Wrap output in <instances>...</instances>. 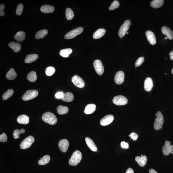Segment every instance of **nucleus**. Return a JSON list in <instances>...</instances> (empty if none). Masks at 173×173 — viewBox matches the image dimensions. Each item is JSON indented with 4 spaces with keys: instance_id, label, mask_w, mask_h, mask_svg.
<instances>
[{
    "instance_id": "obj_20",
    "label": "nucleus",
    "mask_w": 173,
    "mask_h": 173,
    "mask_svg": "<svg viewBox=\"0 0 173 173\" xmlns=\"http://www.w3.org/2000/svg\"><path fill=\"white\" fill-rule=\"evenodd\" d=\"M17 121L20 124H28L29 121V117L26 115H21L18 117Z\"/></svg>"
},
{
    "instance_id": "obj_2",
    "label": "nucleus",
    "mask_w": 173,
    "mask_h": 173,
    "mask_svg": "<svg viewBox=\"0 0 173 173\" xmlns=\"http://www.w3.org/2000/svg\"><path fill=\"white\" fill-rule=\"evenodd\" d=\"M82 159V153L79 150H76L74 152L69 160V164L72 166H76L79 163Z\"/></svg>"
},
{
    "instance_id": "obj_11",
    "label": "nucleus",
    "mask_w": 173,
    "mask_h": 173,
    "mask_svg": "<svg viewBox=\"0 0 173 173\" xmlns=\"http://www.w3.org/2000/svg\"><path fill=\"white\" fill-rule=\"evenodd\" d=\"M124 74L122 71L117 72L115 75L114 80L116 83L117 85H121L124 82Z\"/></svg>"
},
{
    "instance_id": "obj_28",
    "label": "nucleus",
    "mask_w": 173,
    "mask_h": 173,
    "mask_svg": "<svg viewBox=\"0 0 173 173\" xmlns=\"http://www.w3.org/2000/svg\"><path fill=\"white\" fill-rule=\"evenodd\" d=\"M26 34L24 31L18 32L14 36V38L18 41L20 42L23 41L25 40Z\"/></svg>"
},
{
    "instance_id": "obj_49",
    "label": "nucleus",
    "mask_w": 173,
    "mask_h": 173,
    "mask_svg": "<svg viewBox=\"0 0 173 173\" xmlns=\"http://www.w3.org/2000/svg\"><path fill=\"white\" fill-rule=\"evenodd\" d=\"M169 54L170 59L171 60H173V51H172L170 52Z\"/></svg>"
},
{
    "instance_id": "obj_19",
    "label": "nucleus",
    "mask_w": 173,
    "mask_h": 173,
    "mask_svg": "<svg viewBox=\"0 0 173 173\" xmlns=\"http://www.w3.org/2000/svg\"><path fill=\"white\" fill-rule=\"evenodd\" d=\"M96 108V106L94 104H88L86 106L84 113L87 115L92 114L95 111Z\"/></svg>"
},
{
    "instance_id": "obj_3",
    "label": "nucleus",
    "mask_w": 173,
    "mask_h": 173,
    "mask_svg": "<svg viewBox=\"0 0 173 173\" xmlns=\"http://www.w3.org/2000/svg\"><path fill=\"white\" fill-rule=\"evenodd\" d=\"M156 118L155 119L154 123V128L156 130H158L162 129L164 122L163 115L160 111L156 113Z\"/></svg>"
},
{
    "instance_id": "obj_15",
    "label": "nucleus",
    "mask_w": 173,
    "mask_h": 173,
    "mask_svg": "<svg viewBox=\"0 0 173 173\" xmlns=\"http://www.w3.org/2000/svg\"><path fill=\"white\" fill-rule=\"evenodd\" d=\"M146 35L147 40L150 44L152 45H154L156 44V41L154 33L151 31H147L146 32Z\"/></svg>"
},
{
    "instance_id": "obj_14",
    "label": "nucleus",
    "mask_w": 173,
    "mask_h": 173,
    "mask_svg": "<svg viewBox=\"0 0 173 173\" xmlns=\"http://www.w3.org/2000/svg\"><path fill=\"white\" fill-rule=\"evenodd\" d=\"M153 87V83L151 78L148 77L146 79L144 82V88L146 91L149 92Z\"/></svg>"
},
{
    "instance_id": "obj_37",
    "label": "nucleus",
    "mask_w": 173,
    "mask_h": 173,
    "mask_svg": "<svg viewBox=\"0 0 173 173\" xmlns=\"http://www.w3.org/2000/svg\"><path fill=\"white\" fill-rule=\"evenodd\" d=\"M25 132V129H22L21 130L16 129L13 132V137L15 139H17L18 138H20L19 135L21 134L24 133Z\"/></svg>"
},
{
    "instance_id": "obj_46",
    "label": "nucleus",
    "mask_w": 173,
    "mask_h": 173,
    "mask_svg": "<svg viewBox=\"0 0 173 173\" xmlns=\"http://www.w3.org/2000/svg\"><path fill=\"white\" fill-rule=\"evenodd\" d=\"M130 136L132 139L134 141H136L138 137L137 134L135 132H132Z\"/></svg>"
},
{
    "instance_id": "obj_44",
    "label": "nucleus",
    "mask_w": 173,
    "mask_h": 173,
    "mask_svg": "<svg viewBox=\"0 0 173 173\" xmlns=\"http://www.w3.org/2000/svg\"><path fill=\"white\" fill-rule=\"evenodd\" d=\"M64 94L62 92H60L57 93L55 95V97L57 99H62L64 96Z\"/></svg>"
},
{
    "instance_id": "obj_24",
    "label": "nucleus",
    "mask_w": 173,
    "mask_h": 173,
    "mask_svg": "<svg viewBox=\"0 0 173 173\" xmlns=\"http://www.w3.org/2000/svg\"><path fill=\"white\" fill-rule=\"evenodd\" d=\"M9 46L16 52H19L21 49V46L20 44L16 42H10L9 44Z\"/></svg>"
},
{
    "instance_id": "obj_39",
    "label": "nucleus",
    "mask_w": 173,
    "mask_h": 173,
    "mask_svg": "<svg viewBox=\"0 0 173 173\" xmlns=\"http://www.w3.org/2000/svg\"><path fill=\"white\" fill-rule=\"evenodd\" d=\"M120 6V3L118 1H115L111 4L109 7V10H115L118 8Z\"/></svg>"
},
{
    "instance_id": "obj_32",
    "label": "nucleus",
    "mask_w": 173,
    "mask_h": 173,
    "mask_svg": "<svg viewBox=\"0 0 173 173\" xmlns=\"http://www.w3.org/2000/svg\"><path fill=\"white\" fill-rule=\"evenodd\" d=\"M50 156L49 155L43 156L38 161V163L40 165H44L48 164L50 161Z\"/></svg>"
},
{
    "instance_id": "obj_48",
    "label": "nucleus",
    "mask_w": 173,
    "mask_h": 173,
    "mask_svg": "<svg viewBox=\"0 0 173 173\" xmlns=\"http://www.w3.org/2000/svg\"><path fill=\"white\" fill-rule=\"evenodd\" d=\"M170 153L171 154H173V146L170 145L169 148Z\"/></svg>"
},
{
    "instance_id": "obj_27",
    "label": "nucleus",
    "mask_w": 173,
    "mask_h": 173,
    "mask_svg": "<svg viewBox=\"0 0 173 173\" xmlns=\"http://www.w3.org/2000/svg\"><path fill=\"white\" fill-rule=\"evenodd\" d=\"M74 97V96L72 93L68 92L64 94L62 100L64 102H70L73 101Z\"/></svg>"
},
{
    "instance_id": "obj_36",
    "label": "nucleus",
    "mask_w": 173,
    "mask_h": 173,
    "mask_svg": "<svg viewBox=\"0 0 173 173\" xmlns=\"http://www.w3.org/2000/svg\"><path fill=\"white\" fill-rule=\"evenodd\" d=\"M13 93H14V91L12 89H9L7 90L2 95V98L3 100H7L13 95Z\"/></svg>"
},
{
    "instance_id": "obj_45",
    "label": "nucleus",
    "mask_w": 173,
    "mask_h": 173,
    "mask_svg": "<svg viewBox=\"0 0 173 173\" xmlns=\"http://www.w3.org/2000/svg\"><path fill=\"white\" fill-rule=\"evenodd\" d=\"M121 146L123 149H128L129 148V145L128 143L125 141H123L121 143Z\"/></svg>"
},
{
    "instance_id": "obj_8",
    "label": "nucleus",
    "mask_w": 173,
    "mask_h": 173,
    "mask_svg": "<svg viewBox=\"0 0 173 173\" xmlns=\"http://www.w3.org/2000/svg\"><path fill=\"white\" fill-rule=\"evenodd\" d=\"M128 100L124 96L120 95L115 96L113 99V103L118 106H123L127 103Z\"/></svg>"
},
{
    "instance_id": "obj_17",
    "label": "nucleus",
    "mask_w": 173,
    "mask_h": 173,
    "mask_svg": "<svg viewBox=\"0 0 173 173\" xmlns=\"http://www.w3.org/2000/svg\"><path fill=\"white\" fill-rule=\"evenodd\" d=\"M86 142L89 148L92 151L96 152L97 151V148L92 139L88 137L85 138Z\"/></svg>"
},
{
    "instance_id": "obj_6",
    "label": "nucleus",
    "mask_w": 173,
    "mask_h": 173,
    "mask_svg": "<svg viewBox=\"0 0 173 173\" xmlns=\"http://www.w3.org/2000/svg\"><path fill=\"white\" fill-rule=\"evenodd\" d=\"M83 28L82 27L77 28L69 31L65 35L64 38L66 39H70L74 38L82 33L83 31Z\"/></svg>"
},
{
    "instance_id": "obj_25",
    "label": "nucleus",
    "mask_w": 173,
    "mask_h": 173,
    "mask_svg": "<svg viewBox=\"0 0 173 173\" xmlns=\"http://www.w3.org/2000/svg\"><path fill=\"white\" fill-rule=\"evenodd\" d=\"M17 73L15 71L14 69L12 68L10 69L6 74L7 79L10 80H12L15 79Z\"/></svg>"
},
{
    "instance_id": "obj_43",
    "label": "nucleus",
    "mask_w": 173,
    "mask_h": 173,
    "mask_svg": "<svg viewBox=\"0 0 173 173\" xmlns=\"http://www.w3.org/2000/svg\"><path fill=\"white\" fill-rule=\"evenodd\" d=\"M4 7H5L3 4H1L0 5V15L1 16H4V13L3 11Z\"/></svg>"
},
{
    "instance_id": "obj_26",
    "label": "nucleus",
    "mask_w": 173,
    "mask_h": 173,
    "mask_svg": "<svg viewBox=\"0 0 173 173\" xmlns=\"http://www.w3.org/2000/svg\"><path fill=\"white\" fill-rule=\"evenodd\" d=\"M163 0H154L150 3V5L154 8H157L161 7L163 4Z\"/></svg>"
},
{
    "instance_id": "obj_52",
    "label": "nucleus",
    "mask_w": 173,
    "mask_h": 173,
    "mask_svg": "<svg viewBox=\"0 0 173 173\" xmlns=\"http://www.w3.org/2000/svg\"><path fill=\"white\" fill-rule=\"evenodd\" d=\"M165 39H166H166H167V37H165Z\"/></svg>"
},
{
    "instance_id": "obj_18",
    "label": "nucleus",
    "mask_w": 173,
    "mask_h": 173,
    "mask_svg": "<svg viewBox=\"0 0 173 173\" xmlns=\"http://www.w3.org/2000/svg\"><path fill=\"white\" fill-rule=\"evenodd\" d=\"M135 159L139 166L142 167L145 166L146 163L147 158L145 156H137Z\"/></svg>"
},
{
    "instance_id": "obj_13",
    "label": "nucleus",
    "mask_w": 173,
    "mask_h": 173,
    "mask_svg": "<svg viewBox=\"0 0 173 173\" xmlns=\"http://www.w3.org/2000/svg\"><path fill=\"white\" fill-rule=\"evenodd\" d=\"M114 119V116L112 115H107L101 120L100 121L101 125L103 126L108 125L112 122Z\"/></svg>"
},
{
    "instance_id": "obj_50",
    "label": "nucleus",
    "mask_w": 173,
    "mask_h": 173,
    "mask_svg": "<svg viewBox=\"0 0 173 173\" xmlns=\"http://www.w3.org/2000/svg\"><path fill=\"white\" fill-rule=\"evenodd\" d=\"M149 173H157L155 170L153 169H151L149 170Z\"/></svg>"
},
{
    "instance_id": "obj_53",
    "label": "nucleus",
    "mask_w": 173,
    "mask_h": 173,
    "mask_svg": "<svg viewBox=\"0 0 173 173\" xmlns=\"http://www.w3.org/2000/svg\"><path fill=\"white\" fill-rule=\"evenodd\" d=\"M129 34V32H127V33H126V34Z\"/></svg>"
},
{
    "instance_id": "obj_7",
    "label": "nucleus",
    "mask_w": 173,
    "mask_h": 173,
    "mask_svg": "<svg viewBox=\"0 0 173 173\" xmlns=\"http://www.w3.org/2000/svg\"><path fill=\"white\" fill-rule=\"evenodd\" d=\"M131 24L130 20H127L124 22L120 27L119 30V31L118 35L121 38L124 36L126 34L128 30L130 28Z\"/></svg>"
},
{
    "instance_id": "obj_1",
    "label": "nucleus",
    "mask_w": 173,
    "mask_h": 173,
    "mask_svg": "<svg viewBox=\"0 0 173 173\" xmlns=\"http://www.w3.org/2000/svg\"><path fill=\"white\" fill-rule=\"evenodd\" d=\"M42 120L45 122L51 125H54L57 122V118L55 115L50 112H46L42 116Z\"/></svg>"
},
{
    "instance_id": "obj_22",
    "label": "nucleus",
    "mask_w": 173,
    "mask_h": 173,
    "mask_svg": "<svg viewBox=\"0 0 173 173\" xmlns=\"http://www.w3.org/2000/svg\"><path fill=\"white\" fill-rule=\"evenodd\" d=\"M38 58V55L36 54L29 55L26 56L25 60V62L29 64L36 60Z\"/></svg>"
},
{
    "instance_id": "obj_16",
    "label": "nucleus",
    "mask_w": 173,
    "mask_h": 173,
    "mask_svg": "<svg viewBox=\"0 0 173 173\" xmlns=\"http://www.w3.org/2000/svg\"><path fill=\"white\" fill-rule=\"evenodd\" d=\"M162 34L166 36L167 38L171 40L173 39V32L171 30L166 26H163L162 28Z\"/></svg>"
},
{
    "instance_id": "obj_51",
    "label": "nucleus",
    "mask_w": 173,
    "mask_h": 173,
    "mask_svg": "<svg viewBox=\"0 0 173 173\" xmlns=\"http://www.w3.org/2000/svg\"><path fill=\"white\" fill-rule=\"evenodd\" d=\"M171 72H172V73L173 74V68L172 69V71H171Z\"/></svg>"
},
{
    "instance_id": "obj_35",
    "label": "nucleus",
    "mask_w": 173,
    "mask_h": 173,
    "mask_svg": "<svg viewBox=\"0 0 173 173\" xmlns=\"http://www.w3.org/2000/svg\"><path fill=\"white\" fill-rule=\"evenodd\" d=\"M66 16L68 20H71L74 16V14L71 9L68 8L66 10Z\"/></svg>"
},
{
    "instance_id": "obj_5",
    "label": "nucleus",
    "mask_w": 173,
    "mask_h": 173,
    "mask_svg": "<svg viewBox=\"0 0 173 173\" xmlns=\"http://www.w3.org/2000/svg\"><path fill=\"white\" fill-rule=\"evenodd\" d=\"M38 92L37 90H29L27 91L22 96V99L25 101L32 100L37 97Z\"/></svg>"
},
{
    "instance_id": "obj_12",
    "label": "nucleus",
    "mask_w": 173,
    "mask_h": 173,
    "mask_svg": "<svg viewBox=\"0 0 173 173\" xmlns=\"http://www.w3.org/2000/svg\"><path fill=\"white\" fill-rule=\"evenodd\" d=\"M69 145L68 141L66 139L61 140L58 143V147L60 150L64 153H65L67 151Z\"/></svg>"
},
{
    "instance_id": "obj_40",
    "label": "nucleus",
    "mask_w": 173,
    "mask_h": 173,
    "mask_svg": "<svg viewBox=\"0 0 173 173\" xmlns=\"http://www.w3.org/2000/svg\"><path fill=\"white\" fill-rule=\"evenodd\" d=\"M23 5L22 4H19L18 5L16 9V13L17 15H21L22 14L23 10Z\"/></svg>"
},
{
    "instance_id": "obj_30",
    "label": "nucleus",
    "mask_w": 173,
    "mask_h": 173,
    "mask_svg": "<svg viewBox=\"0 0 173 173\" xmlns=\"http://www.w3.org/2000/svg\"><path fill=\"white\" fill-rule=\"evenodd\" d=\"M69 109L67 107L62 106H58L57 108V112L59 115H64L68 112Z\"/></svg>"
},
{
    "instance_id": "obj_23",
    "label": "nucleus",
    "mask_w": 173,
    "mask_h": 173,
    "mask_svg": "<svg viewBox=\"0 0 173 173\" xmlns=\"http://www.w3.org/2000/svg\"><path fill=\"white\" fill-rule=\"evenodd\" d=\"M42 12L44 13H50L53 12L55 10L53 7L52 6L48 5H44L42 6L40 8Z\"/></svg>"
},
{
    "instance_id": "obj_34",
    "label": "nucleus",
    "mask_w": 173,
    "mask_h": 173,
    "mask_svg": "<svg viewBox=\"0 0 173 173\" xmlns=\"http://www.w3.org/2000/svg\"><path fill=\"white\" fill-rule=\"evenodd\" d=\"M48 33V31L47 30H41L36 33L35 36V38L37 39L43 38L46 36Z\"/></svg>"
},
{
    "instance_id": "obj_38",
    "label": "nucleus",
    "mask_w": 173,
    "mask_h": 173,
    "mask_svg": "<svg viewBox=\"0 0 173 173\" xmlns=\"http://www.w3.org/2000/svg\"><path fill=\"white\" fill-rule=\"evenodd\" d=\"M55 68L52 67H48L45 71L46 74L48 76H51L55 73Z\"/></svg>"
},
{
    "instance_id": "obj_31",
    "label": "nucleus",
    "mask_w": 173,
    "mask_h": 173,
    "mask_svg": "<svg viewBox=\"0 0 173 173\" xmlns=\"http://www.w3.org/2000/svg\"><path fill=\"white\" fill-rule=\"evenodd\" d=\"M27 79L30 82H35L37 79L36 73L34 71L31 72L28 74Z\"/></svg>"
},
{
    "instance_id": "obj_4",
    "label": "nucleus",
    "mask_w": 173,
    "mask_h": 173,
    "mask_svg": "<svg viewBox=\"0 0 173 173\" xmlns=\"http://www.w3.org/2000/svg\"><path fill=\"white\" fill-rule=\"evenodd\" d=\"M35 141L34 138L32 136H30L23 140L20 145L21 149H25L31 146Z\"/></svg>"
},
{
    "instance_id": "obj_10",
    "label": "nucleus",
    "mask_w": 173,
    "mask_h": 173,
    "mask_svg": "<svg viewBox=\"0 0 173 173\" xmlns=\"http://www.w3.org/2000/svg\"><path fill=\"white\" fill-rule=\"evenodd\" d=\"M72 81L74 85L78 88H82L85 86V82L83 80L77 75H75L72 77Z\"/></svg>"
},
{
    "instance_id": "obj_9",
    "label": "nucleus",
    "mask_w": 173,
    "mask_h": 173,
    "mask_svg": "<svg viewBox=\"0 0 173 173\" xmlns=\"http://www.w3.org/2000/svg\"><path fill=\"white\" fill-rule=\"evenodd\" d=\"M95 70L99 75L102 76L104 72V67L101 61L100 60H96L94 62Z\"/></svg>"
},
{
    "instance_id": "obj_47",
    "label": "nucleus",
    "mask_w": 173,
    "mask_h": 173,
    "mask_svg": "<svg viewBox=\"0 0 173 173\" xmlns=\"http://www.w3.org/2000/svg\"><path fill=\"white\" fill-rule=\"evenodd\" d=\"M126 173H134L133 170L131 168H129L126 171Z\"/></svg>"
},
{
    "instance_id": "obj_33",
    "label": "nucleus",
    "mask_w": 173,
    "mask_h": 173,
    "mask_svg": "<svg viewBox=\"0 0 173 173\" xmlns=\"http://www.w3.org/2000/svg\"><path fill=\"white\" fill-rule=\"evenodd\" d=\"M72 52V49L70 48L63 49L60 51V55L64 58H67Z\"/></svg>"
},
{
    "instance_id": "obj_42",
    "label": "nucleus",
    "mask_w": 173,
    "mask_h": 173,
    "mask_svg": "<svg viewBox=\"0 0 173 173\" xmlns=\"http://www.w3.org/2000/svg\"><path fill=\"white\" fill-rule=\"evenodd\" d=\"M7 136L5 133L3 132L2 134L0 135V141L1 142H4L7 141Z\"/></svg>"
},
{
    "instance_id": "obj_41",
    "label": "nucleus",
    "mask_w": 173,
    "mask_h": 173,
    "mask_svg": "<svg viewBox=\"0 0 173 173\" xmlns=\"http://www.w3.org/2000/svg\"><path fill=\"white\" fill-rule=\"evenodd\" d=\"M144 61V58L143 57H140L137 60L135 63V66L136 67H139L143 64Z\"/></svg>"
},
{
    "instance_id": "obj_29",
    "label": "nucleus",
    "mask_w": 173,
    "mask_h": 173,
    "mask_svg": "<svg viewBox=\"0 0 173 173\" xmlns=\"http://www.w3.org/2000/svg\"><path fill=\"white\" fill-rule=\"evenodd\" d=\"M165 145L162 147V151L163 154L165 155H168L170 154L169 148L171 142L170 141H166Z\"/></svg>"
},
{
    "instance_id": "obj_21",
    "label": "nucleus",
    "mask_w": 173,
    "mask_h": 173,
    "mask_svg": "<svg viewBox=\"0 0 173 173\" xmlns=\"http://www.w3.org/2000/svg\"><path fill=\"white\" fill-rule=\"evenodd\" d=\"M106 32V30L104 29H99L93 34V38L95 39H98L101 38L104 35Z\"/></svg>"
}]
</instances>
